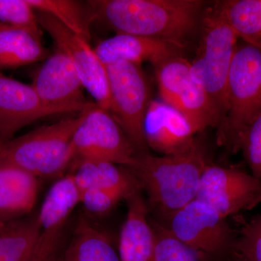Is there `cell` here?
I'll return each mask as SVG.
<instances>
[{
    "label": "cell",
    "instance_id": "cell-1",
    "mask_svg": "<svg viewBox=\"0 0 261 261\" xmlns=\"http://www.w3.org/2000/svg\"><path fill=\"white\" fill-rule=\"evenodd\" d=\"M96 20L116 34L156 38L187 47L200 28L203 0H95Z\"/></svg>",
    "mask_w": 261,
    "mask_h": 261
},
{
    "label": "cell",
    "instance_id": "cell-2",
    "mask_svg": "<svg viewBox=\"0 0 261 261\" xmlns=\"http://www.w3.org/2000/svg\"><path fill=\"white\" fill-rule=\"evenodd\" d=\"M209 163L208 149L198 135L192 145L181 152L163 156L138 154L125 168L147 192L148 207L161 222L195 200Z\"/></svg>",
    "mask_w": 261,
    "mask_h": 261
},
{
    "label": "cell",
    "instance_id": "cell-3",
    "mask_svg": "<svg viewBox=\"0 0 261 261\" xmlns=\"http://www.w3.org/2000/svg\"><path fill=\"white\" fill-rule=\"evenodd\" d=\"M198 32V47L190 70L207 95L220 126L226 116L228 74L239 38L216 3L205 8Z\"/></svg>",
    "mask_w": 261,
    "mask_h": 261
},
{
    "label": "cell",
    "instance_id": "cell-4",
    "mask_svg": "<svg viewBox=\"0 0 261 261\" xmlns=\"http://www.w3.org/2000/svg\"><path fill=\"white\" fill-rule=\"evenodd\" d=\"M260 114L261 50L238 42L228 74L226 113L218 128V144L236 153L242 135Z\"/></svg>",
    "mask_w": 261,
    "mask_h": 261
},
{
    "label": "cell",
    "instance_id": "cell-5",
    "mask_svg": "<svg viewBox=\"0 0 261 261\" xmlns=\"http://www.w3.org/2000/svg\"><path fill=\"white\" fill-rule=\"evenodd\" d=\"M84 116L85 109L75 118L39 127L18 138L5 142L2 160L38 178L59 177L73 161L72 140Z\"/></svg>",
    "mask_w": 261,
    "mask_h": 261
},
{
    "label": "cell",
    "instance_id": "cell-6",
    "mask_svg": "<svg viewBox=\"0 0 261 261\" xmlns=\"http://www.w3.org/2000/svg\"><path fill=\"white\" fill-rule=\"evenodd\" d=\"M106 67L110 91L108 112L121 127L137 153H147L143 123L151 99L145 74L140 65L128 62H117Z\"/></svg>",
    "mask_w": 261,
    "mask_h": 261
},
{
    "label": "cell",
    "instance_id": "cell-7",
    "mask_svg": "<svg viewBox=\"0 0 261 261\" xmlns=\"http://www.w3.org/2000/svg\"><path fill=\"white\" fill-rule=\"evenodd\" d=\"M224 217L208 204L195 199L160 224L209 260L234 251L237 233Z\"/></svg>",
    "mask_w": 261,
    "mask_h": 261
},
{
    "label": "cell",
    "instance_id": "cell-8",
    "mask_svg": "<svg viewBox=\"0 0 261 261\" xmlns=\"http://www.w3.org/2000/svg\"><path fill=\"white\" fill-rule=\"evenodd\" d=\"M71 165L102 161L125 167L138 154L111 113L92 102L86 108L83 121L73 135Z\"/></svg>",
    "mask_w": 261,
    "mask_h": 261
},
{
    "label": "cell",
    "instance_id": "cell-9",
    "mask_svg": "<svg viewBox=\"0 0 261 261\" xmlns=\"http://www.w3.org/2000/svg\"><path fill=\"white\" fill-rule=\"evenodd\" d=\"M152 65L161 100L185 115L200 133L207 127L219 128L207 95L192 77L190 61L176 56Z\"/></svg>",
    "mask_w": 261,
    "mask_h": 261
},
{
    "label": "cell",
    "instance_id": "cell-10",
    "mask_svg": "<svg viewBox=\"0 0 261 261\" xmlns=\"http://www.w3.org/2000/svg\"><path fill=\"white\" fill-rule=\"evenodd\" d=\"M195 199L227 218L261 203V179L238 168L209 163L202 173Z\"/></svg>",
    "mask_w": 261,
    "mask_h": 261
},
{
    "label": "cell",
    "instance_id": "cell-11",
    "mask_svg": "<svg viewBox=\"0 0 261 261\" xmlns=\"http://www.w3.org/2000/svg\"><path fill=\"white\" fill-rule=\"evenodd\" d=\"M38 21L47 33L57 49L65 53L74 65L84 89L99 107L109 111L110 91L106 65L96 55L89 42L75 35L51 15L36 11Z\"/></svg>",
    "mask_w": 261,
    "mask_h": 261
},
{
    "label": "cell",
    "instance_id": "cell-12",
    "mask_svg": "<svg viewBox=\"0 0 261 261\" xmlns=\"http://www.w3.org/2000/svg\"><path fill=\"white\" fill-rule=\"evenodd\" d=\"M32 85L51 116L81 113L91 104L84 96L83 84L74 65L58 49L36 72Z\"/></svg>",
    "mask_w": 261,
    "mask_h": 261
},
{
    "label": "cell",
    "instance_id": "cell-13",
    "mask_svg": "<svg viewBox=\"0 0 261 261\" xmlns=\"http://www.w3.org/2000/svg\"><path fill=\"white\" fill-rule=\"evenodd\" d=\"M80 202V191L70 173L51 187L39 213V232L32 261L59 260L65 226Z\"/></svg>",
    "mask_w": 261,
    "mask_h": 261
},
{
    "label": "cell",
    "instance_id": "cell-14",
    "mask_svg": "<svg viewBox=\"0 0 261 261\" xmlns=\"http://www.w3.org/2000/svg\"><path fill=\"white\" fill-rule=\"evenodd\" d=\"M200 132L185 115L160 99H151L143 123L148 148L168 155L190 147Z\"/></svg>",
    "mask_w": 261,
    "mask_h": 261
},
{
    "label": "cell",
    "instance_id": "cell-15",
    "mask_svg": "<svg viewBox=\"0 0 261 261\" xmlns=\"http://www.w3.org/2000/svg\"><path fill=\"white\" fill-rule=\"evenodd\" d=\"M51 116L32 85L0 73V139L7 142L24 126Z\"/></svg>",
    "mask_w": 261,
    "mask_h": 261
},
{
    "label": "cell",
    "instance_id": "cell-16",
    "mask_svg": "<svg viewBox=\"0 0 261 261\" xmlns=\"http://www.w3.org/2000/svg\"><path fill=\"white\" fill-rule=\"evenodd\" d=\"M186 47L156 38L116 34L105 39L94 50L103 65L125 61L140 65L145 61L154 65L169 57L183 56Z\"/></svg>",
    "mask_w": 261,
    "mask_h": 261
},
{
    "label": "cell",
    "instance_id": "cell-17",
    "mask_svg": "<svg viewBox=\"0 0 261 261\" xmlns=\"http://www.w3.org/2000/svg\"><path fill=\"white\" fill-rule=\"evenodd\" d=\"M128 211L118 241L121 261H152L154 233L149 221V207L141 191L126 200Z\"/></svg>",
    "mask_w": 261,
    "mask_h": 261
},
{
    "label": "cell",
    "instance_id": "cell-18",
    "mask_svg": "<svg viewBox=\"0 0 261 261\" xmlns=\"http://www.w3.org/2000/svg\"><path fill=\"white\" fill-rule=\"evenodd\" d=\"M38 194V178L0 161V221L9 222L32 212Z\"/></svg>",
    "mask_w": 261,
    "mask_h": 261
},
{
    "label": "cell",
    "instance_id": "cell-19",
    "mask_svg": "<svg viewBox=\"0 0 261 261\" xmlns=\"http://www.w3.org/2000/svg\"><path fill=\"white\" fill-rule=\"evenodd\" d=\"M72 166L74 172L70 174L80 193L95 188L121 192L128 197L142 190L137 178L126 168L115 163L83 161Z\"/></svg>",
    "mask_w": 261,
    "mask_h": 261
},
{
    "label": "cell",
    "instance_id": "cell-20",
    "mask_svg": "<svg viewBox=\"0 0 261 261\" xmlns=\"http://www.w3.org/2000/svg\"><path fill=\"white\" fill-rule=\"evenodd\" d=\"M58 261H121L109 236L80 215Z\"/></svg>",
    "mask_w": 261,
    "mask_h": 261
},
{
    "label": "cell",
    "instance_id": "cell-21",
    "mask_svg": "<svg viewBox=\"0 0 261 261\" xmlns=\"http://www.w3.org/2000/svg\"><path fill=\"white\" fill-rule=\"evenodd\" d=\"M49 56L42 40L32 33L0 23V69L33 64Z\"/></svg>",
    "mask_w": 261,
    "mask_h": 261
},
{
    "label": "cell",
    "instance_id": "cell-22",
    "mask_svg": "<svg viewBox=\"0 0 261 261\" xmlns=\"http://www.w3.org/2000/svg\"><path fill=\"white\" fill-rule=\"evenodd\" d=\"M39 232V214L0 226V261H32Z\"/></svg>",
    "mask_w": 261,
    "mask_h": 261
},
{
    "label": "cell",
    "instance_id": "cell-23",
    "mask_svg": "<svg viewBox=\"0 0 261 261\" xmlns=\"http://www.w3.org/2000/svg\"><path fill=\"white\" fill-rule=\"evenodd\" d=\"M36 11L51 15L70 32L90 42L91 25L95 14L90 1L78 0H28Z\"/></svg>",
    "mask_w": 261,
    "mask_h": 261
},
{
    "label": "cell",
    "instance_id": "cell-24",
    "mask_svg": "<svg viewBox=\"0 0 261 261\" xmlns=\"http://www.w3.org/2000/svg\"><path fill=\"white\" fill-rule=\"evenodd\" d=\"M239 39L261 50V0L216 2Z\"/></svg>",
    "mask_w": 261,
    "mask_h": 261
},
{
    "label": "cell",
    "instance_id": "cell-25",
    "mask_svg": "<svg viewBox=\"0 0 261 261\" xmlns=\"http://www.w3.org/2000/svg\"><path fill=\"white\" fill-rule=\"evenodd\" d=\"M154 233L152 261H208L205 255L173 234L157 221L150 222Z\"/></svg>",
    "mask_w": 261,
    "mask_h": 261
},
{
    "label": "cell",
    "instance_id": "cell-26",
    "mask_svg": "<svg viewBox=\"0 0 261 261\" xmlns=\"http://www.w3.org/2000/svg\"><path fill=\"white\" fill-rule=\"evenodd\" d=\"M0 23L28 31L42 40L44 31L28 0H0Z\"/></svg>",
    "mask_w": 261,
    "mask_h": 261
},
{
    "label": "cell",
    "instance_id": "cell-27",
    "mask_svg": "<svg viewBox=\"0 0 261 261\" xmlns=\"http://www.w3.org/2000/svg\"><path fill=\"white\" fill-rule=\"evenodd\" d=\"M234 250L247 261H261V214L240 228L237 233Z\"/></svg>",
    "mask_w": 261,
    "mask_h": 261
},
{
    "label": "cell",
    "instance_id": "cell-28",
    "mask_svg": "<svg viewBox=\"0 0 261 261\" xmlns=\"http://www.w3.org/2000/svg\"><path fill=\"white\" fill-rule=\"evenodd\" d=\"M239 150L251 170V174L261 179V114L249 125L240 138Z\"/></svg>",
    "mask_w": 261,
    "mask_h": 261
},
{
    "label": "cell",
    "instance_id": "cell-29",
    "mask_svg": "<svg viewBox=\"0 0 261 261\" xmlns=\"http://www.w3.org/2000/svg\"><path fill=\"white\" fill-rule=\"evenodd\" d=\"M127 197L121 192L89 189L80 193V202L91 214L105 215L114 208L120 201L126 200Z\"/></svg>",
    "mask_w": 261,
    "mask_h": 261
},
{
    "label": "cell",
    "instance_id": "cell-30",
    "mask_svg": "<svg viewBox=\"0 0 261 261\" xmlns=\"http://www.w3.org/2000/svg\"><path fill=\"white\" fill-rule=\"evenodd\" d=\"M208 261H247L245 257L237 252L233 251L226 256L221 257V258L215 259V260H209Z\"/></svg>",
    "mask_w": 261,
    "mask_h": 261
},
{
    "label": "cell",
    "instance_id": "cell-31",
    "mask_svg": "<svg viewBox=\"0 0 261 261\" xmlns=\"http://www.w3.org/2000/svg\"><path fill=\"white\" fill-rule=\"evenodd\" d=\"M3 143H4V142H3L2 141L1 139H0V161H1L2 159V152H3ZM5 223L1 222L0 221V226H2V225L4 224Z\"/></svg>",
    "mask_w": 261,
    "mask_h": 261
}]
</instances>
